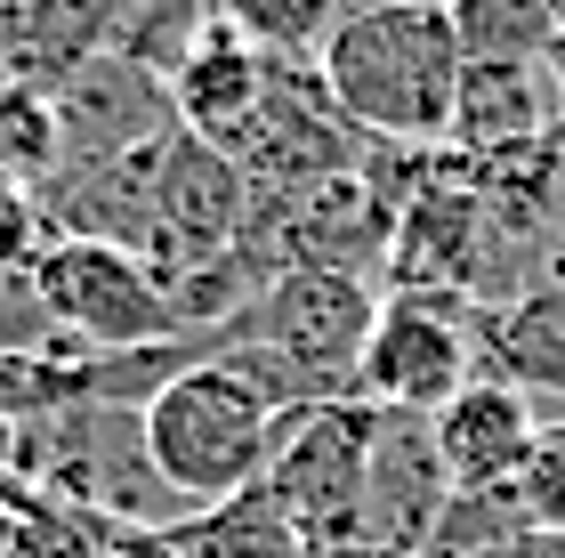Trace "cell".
Returning <instances> with one entry per match:
<instances>
[{
  "label": "cell",
  "instance_id": "obj_22",
  "mask_svg": "<svg viewBox=\"0 0 565 558\" xmlns=\"http://www.w3.org/2000/svg\"><path fill=\"white\" fill-rule=\"evenodd\" d=\"M380 9H452V0H331V24L340 17H380Z\"/></svg>",
  "mask_w": 565,
  "mask_h": 558
},
{
  "label": "cell",
  "instance_id": "obj_2",
  "mask_svg": "<svg viewBox=\"0 0 565 558\" xmlns=\"http://www.w3.org/2000/svg\"><path fill=\"white\" fill-rule=\"evenodd\" d=\"M146 453L162 470V486L194 510H218V502L250 494L267 477L275 453V404L250 397L218 357H202L194 372H178L162 397L146 404Z\"/></svg>",
  "mask_w": 565,
  "mask_h": 558
},
{
  "label": "cell",
  "instance_id": "obj_24",
  "mask_svg": "<svg viewBox=\"0 0 565 558\" xmlns=\"http://www.w3.org/2000/svg\"><path fill=\"white\" fill-rule=\"evenodd\" d=\"M557 202H565V138H557Z\"/></svg>",
  "mask_w": 565,
  "mask_h": 558
},
{
  "label": "cell",
  "instance_id": "obj_1",
  "mask_svg": "<svg viewBox=\"0 0 565 558\" xmlns=\"http://www.w3.org/2000/svg\"><path fill=\"white\" fill-rule=\"evenodd\" d=\"M460 41L445 9H380L340 17L316 49V73L364 138L388 146H445L460 97Z\"/></svg>",
  "mask_w": 565,
  "mask_h": 558
},
{
  "label": "cell",
  "instance_id": "obj_5",
  "mask_svg": "<svg viewBox=\"0 0 565 558\" xmlns=\"http://www.w3.org/2000/svg\"><path fill=\"white\" fill-rule=\"evenodd\" d=\"M477 380V299L460 292H380L364 365H355V404L372 413H420L436 421Z\"/></svg>",
  "mask_w": 565,
  "mask_h": 558
},
{
  "label": "cell",
  "instance_id": "obj_7",
  "mask_svg": "<svg viewBox=\"0 0 565 558\" xmlns=\"http://www.w3.org/2000/svg\"><path fill=\"white\" fill-rule=\"evenodd\" d=\"M33 275H41V299H49V316H57V333L73 340V357L186 340V324H178V299L162 292V275H153L138 251L57 235V243L41 251Z\"/></svg>",
  "mask_w": 565,
  "mask_h": 558
},
{
  "label": "cell",
  "instance_id": "obj_23",
  "mask_svg": "<svg viewBox=\"0 0 565 558\" xmlns=\"http://www.w3.org/2000/svg\"><path fill=\"white\" fill-rule=\"evenodd\" d=\"M550 73H557V90H565V41H557V49H550Z\"/></svg>",
  "mask_w": 565,
  "mask_h": 558
},
{
  "label": "cell",
  "instance_id": "obj_8",
  "mask_svg": "<svg viewBox=\"0 0 565 558\" xmlns=\"http://www.w3.org/2000/svg\"><path fill=\"white\" fill-rule=\"evenodd\" d=\"M372 316H380V284L331 275V267H291L226 324V340L275 348V357L299 365L323 397H348L355 365H364V340H372Z\"/></svg>",
  "mask_w": 565,
  "mask_h": 558
},
{
  "label": "cell",
  "instance_id": "obj_12",
  "mask_svg": "<svg viewBox=\"0 0 565 558\" xmlns=\"http://www.w3.org/2000/svg\"><path fill=\"white\" fill-rule=\"evenodd\" d=\"M428 429H436V462H445L452 494L518 486V470L533 462V445H542V404L501 389V380H469Z\"/></svg>",
  "mask_w": 565,
  "mask_h": 558
},
{
  "label": "cell",
  "instance_id": "obj_15",
  "mask_svg": "<svg viewBox=\"0 0 565 558\" xmlns=\"http://www.w3.org/2000/svg\"><path fill=\"white\" fill-rule=\"evenodd\" d=\"M0 179L33 194L65 179V122L49 90H0Z\"/></svg>",
  "mask_w": 565,
  "mask_h": 558
},
{
  "label": "cell",
  "instance_id": "obj_6",
  "mask_svg": "<svg viewBox=\"0 0 565 558\" xmlns=\"http://www.w3.org/2000/svg\"><path fill=\"white\" fill-rule=\"evenodd\" d=\"M250 179V194H307L323 179H348L364 162V130L331 106L316 57H267V97L235 138L218 146Z\"/></svg>",
  "mask_w": 565,
  "mask_h": 558
},
{
  "label": "cell",
  "instance_id": "obj_14",
  "mask_svg": "<svg viewBox=\"0 0 565 558\" xmlns=\"http://www.w3.org/2000/svg\"><path fill=\"white\" fill-rule=\"evenodd\" d=\"M162 543H170L178 558H307V550H299V526L282 518V502L267 494V477H259L250 494L218 502V510L178 518Z\"/></svg>",
  "mask_w": 565,
  "mask_h": 558
},
{
  "label": "cell",
  "instance_id": "obj_3",
  "mask_svg": "<svg viewBox=\"0 0 565 558\" xmlns=\"http://www.w3.org/2000/svg\"><path fill=\"white\" fill-rule=\"evenodd\" d=\"M24 477H49V494L97 502V510H114L121 526H153V535H170V526L186 518V502H178L162 486V470H153L146 421L130 413V404L73 397L49 421H33L17 438V486Z\"/></svg>",
  "mask_w": 565,
  "mask_h": 558
},
{
  "label": "cell",
  "instance_id": "obj_11",
  "mask_svg": "<svg viewBox=\"0 0 565 558\" xmlns=\"http://www.w3.org/2000/svg\"><path fill=\"white\" fill-rule=\"evenodd\" d=\"M565 130V90L550 57H469L452 97V155H509V146H542Z\"/></svg>",
  "mask_w": 565,
  "mask_h": 558
},
{
  "label": "cell",
  "instance_id": "obj_17",
  "mask_svg": "<svg viewBox=\"0 0 565 558\" xmlns=\"http://www.w3.org/2000/svg\"><path fill=\"white\" fill-rule=\"evenodd\" d=\"M218 17L267 57H316L331 33V0H218Z\"/></svg>",
  "mask_w": 565,
  "mask_h": 558
},
{
  "label": "cell",
  "instance_id": "obj_19",
  "mask_svg": "<svg viewBox=\"0 0 565 558\" xmlns=\"http://www.w3.org/2000/svg\"><path fill=\"white\" fill-rule=\"evenodd\" d=\"M57 404H73V380L57 357H17V348H0V421L9 429H33L49 421Z\"/></svg>",
  "mask_w": 565,
  "mask_h": 558
},
{
  "label": "cell",
  "instance_id": "obj_4",
  "mask_svg": "<svg viewBox=\"0 0 565 558\" xmlns=\"http://www.w3.org/2000/svg\"><path fill=\"white\" fill-rule=\"evenodd\" d=\"M380 413L355 397L299 404L275 413V453H267V494L299 526L307 558H364V462H372Z\"/></svg>",
  "mask_w": 565,
  "mask_h": 558
},
{
  "label": "cell",
  "instance_id": "obj_10",
  "mask_svg": "<svg viewBox=\"0 0 565 558\" xmlns=\"http://www.w3.org/2000/svg\"><path fill=\"white\" fill-rule=\"evenodd\" d=\"M57 122H65V170L114 162V155H130V146H153L162 130H178L162 73L114 57V49H97V57L57 90Z\"/></svg>",
  "mask_w": 565,
  "mask_h": 558
},
{
  "label": "cell",
  "instance_id": "obj_16",
  "mask_svg": "<svg viewBox=\"0 0 565 558\" xmlns=\"http://www.w3.org/2000/svg\"><path fill=\"white\" fill-rule=\"evenodd\" d=\"M452 41L460 57H550L557 33V0H452Z\"/></svg>",
  "mask_w": 565,
  "mask_h": 558
},
{
  "label": "cell",
  "instance_id": "obj_13",
  "mask_svg": "<svg viewBox=\"0 0 565 558\" xmlns=\"http://www.w3.org/2000/svg\"><path fill=\"white\" fill-rule=\"evenodd\" d=\"M170 114H178V130H194V138H211L226 146L243 130L250 114H259V97H267V49L259 41H243L226 17H211L202 33L186 41V57L170 65Z\"/></svg>",
  "mask_w": 565,
  "mask_h": 558
},
{
  "label": "cell",
  "instance_id": "obj_18",
  "mask_svg": "<svg viewBox=\"0 0 565 558\" xmlns=\"http://www.w3.org/2000/svg\"><path fill=\"white\" fill-rule=\"evenodd\" d=\"M0 348H17V357H57V365L73 357V340L57 333L33 267H0Z\"/></svg>",
  "mask_w": 565,
  "mask_h": 558
},
{
  "label": "cell",
  "instance_id": "obj_21",
  "mask_svg": "<svg viewBox=\"0 0 565 558\" xmlns=\"http://www.w3.org/2000/svg\"><path fill=\"white\" fill-rule=\"evenodd\" d=\"M49 243H57V227H49L41 194L0 179V267H41V251H49Z\"/></svg>",
  "mask_w": 565,
  "mask_h": 558
},
{
  "label": "cell",
  "instance_id": "obj_20",
  "mask_svg": "<svg viewBox=\"0 0 565 558\" xmlns=\"http://www.w3.org/2000/svg\"><path fill=\"white\" fill-rule=\"evenodd\" d=\"M518 494H525L533 535L565 543V421H542V445H533V462L518 470Z\"/></svg>",
  "mask_w": 565,
  "mask_h": 558
},
{
  "label": "cell",
  "instance_id": "obj_9",
  "mask_svg": "<svg viewBox=\"0 0 565 558\" xmlns=\"http://www.w3.org/2000/svg\"><path fill=\"white\" fill-rule=\"evenodd\" d=\"M452 477L436 462V429L420 413H380L364 462V558H428Z\"/></svg>",
  "mask_w": 565,
  "mask_h": 558
}]
</instances>
